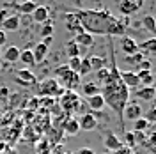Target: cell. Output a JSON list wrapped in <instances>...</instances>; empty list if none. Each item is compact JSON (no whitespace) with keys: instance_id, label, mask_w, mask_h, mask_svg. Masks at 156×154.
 <instances>
[{"instance_id":"6da1fadb","label":"cell","mask_w":156,"mask_h":154,"mask_svg":"<svg viewBox=\"0 0 156 154\" xmlns=\"http://www.w3.org/2000/svg\"><path fill=\"white\" fill-rule=\"evenodd\" d=\"M78 21L82 25V29L89 34H103V36H122L126 32V27L129 19H119L112 16L108 11H76Z\"/></svg>"},{"instance_id":"7a4b0ae2","label":"cell","mask_w":156,"mask_h":154,"mask_svg":"<svg viewBox=\"0 0 156 154\" xmlns=\"http://www.w3.org/2000/svg\"><path fill=\"white\" fill-rule=\"evenodd\" d=\"M110 76L108 80L101 85V96L105 99V106H108L112 112H115L117 119L121 122V128L124 129V121H122V112H124V106L129 103V89H128L119 76V68L115 66V53L110 50Z\"/></svg>"},{"instance_id":"3957f363","label":"cell","mask_w":156,"mask_h":154,"mask_svg":"<svg viewBox=\"0 0 156 154\" xmlns=\"http://www.w3.org/2000/svg\"><path fill=\"white\" fill-rule=\"evenodd\" d=\"M55 80L58 82V85L62 87L64 90H75L80 87V76L78 73L71 71L68 66H58L55 69Z\"/></svg>"},{"instance_id":"277c9868","label":"cell","mask_w":156,"mask_h":154,"mask_svg":"<svg viewBox=\"0 0 156 154\" xmlns=\"http://www.w3.org/2000/svg\"><path fill=\"white\" fill-rule=\"evenodd\" d=\"M39 94L44 97H60L64 94V89L58 85V82L55 78H48V80H43L39 83Z\"/></svg>"},{"instance_id":"5b68a950","label":"cell","mask_w":156,"mask_h":154,"mask_svg":"<svg viewBox=\"0 0 156 154\" xmlns=\"http://www.w3.org/2000/svg\"><path fill=\"white\" fill-rule=\"evenodd\" d=\"M80 105V96H78L75 90H64V94L60 96V106L64 112H71V110H76Z\"/></svg>"},{"instance_id":"8992f818","label":"cell","mask_w":156,"mask_h":154,"mask_svg":"<svg viewBox=\"0 0 156 154\" xmlns=\"http://www.w3.org/2000/svg\"><path fill=\"white\" fill-rule=\"evenodd\" d=\"M142 106L138 103H128L124 106V112H122V121H136L142 117Z\"/></svg>"},{"instance_id":"52a82bcc","label":"cell","mask_w":156,"mask_h":154,"mask_svg":"<svg viewBox=\"0 0 156 154\" xmlns=\"http://www.w3.org/2000/svg\"><path fill=\"white\" fill-rule=\"evenodd\" d=\"M78 126L80 131H94L98 128V119L94 117V114H83L78 119Z\"/></svg>"},{"instance_id":"ba28073f","label":"cell","mask_w":156,"mask_h":154,"mask_svg":"<svg viewBox=\"0 0 156 154\" xmlns=\"http://www.w3.org/2000/svg\"><path fill=\"white\" fill-rule=\"evenodd\" d=\"M119 76H121V82H122L128 89H138V87H140L138 76H136L135 71H119Z\"/></svg>"},{"instance_id":"9c48e42d","label":"cell","mask_w":156,"mask_h":154,"mask_svg":"<svg viewBox=\"0 0 156 154\" xmlns=\"http://www.w3.org/2000/svg\"><path fill=\"white\" fill-rule=\"evenodd\" d=\"M64 19H66V29L71 30L75 36H78V34L83 32V29H82V25H80V21H78L75 12H66V14H64Z\"/></svg>"},{"instance_id":"30bf717a","label":"cell","mask_w":156,"mask_h":154,"mask_svg":"<svg viewBox=\"0 0 156 154\" xmlns=\"http://www.w3.org/2000/svg\"><path fill=\"white\" fill-rule=\"evenodd\" d=\"M16 82L21 85H32V83H36V75L32 73V69H18L16 71Z\"/></svg>"},{"instance_id":"8fae6325","label":"cell","mask_w":156,"mask_h":154,"mask_svg":"<svg viewBox=\"0 0 156 154\" xmlns=\"http://www.w3.org/2000/svg\"><path fill=\"white\" fill-rule=\"evenodd\" d=\"M138 9H140V5L136 4L135 0H121V2H119V12L124 14L126 18L131 16V14H135Z\"/></svg>"},{"instance_id":"7c38bea8","label":"cell","mask_w":156,"mask_h":154,"mask_svg":"<svg viewBox=\"0 0 156 154\" xmlns=\"http://www.w3.org/2000/svg\"><path fill=\"white\" fill-rule=\"evenodd\" d=\"M121 50L126 53V55H133V53H138L140 50H138V43H136L133 37H129V36H124V37L121 39Z\"/></svg>"},{"instance_id":"4fadbf2b","label":"cell","mask_w":156,"mask_h":154,"mask_svg":"<svg viewBox=\"0 0 156 154\" xmlns=\"http://www.w3.org/2000/svg\"><path fill=\"white\" fill-rule=\"evenodd\" d=\"M20 46H16V44H11V46H7V48L2 51V57H4V60L5 62H9V64H14V62H18L20 58Z\"/></svg>"},{"instance_id":"5bb4252c","label":"cell","mask_w":156,"mask_h":154,"mask_svg":"<svg viewBox=\"0 0 156 154\" xmlns=\"http://www.w3.org/2000/svg\"><path fill=\"white\" fill-rule=\"evenodd\" d=\"M103 142H105V147H107V151H112V152H114V151H117V149L122 145L121 138H119V136H117L114 131H108L107 135H105V140H103Z\"/></svg>"},{"instance_id":"9a60e30c","label":"cell","mask_w":156,"mask_h":154,"mask_svg":"<svg viewBox=\"0 0 156 154\" xmlns=\"http://www.w3.org/2000/svg\"><path fill=\"white\" fill-rule=\"evenodd\" d=\"M18 60L27 69H32L34 66H37V64H36V60H34V53H32V50H29V48H25V50H21V51H20V58H18Z\"/></svg>"},{"instance_id":"2e32d148","label":"cell","mask_w":156,"mask_h":154,"mask_svg":"<svg viewBox=\"0 0 156 154\" xmlns=\"http://www.w3.org/2000/svg\"><path fill=\"white\" fill-rule=\"evenodd\" d=\"M75 43H76L78 46H80V48H85V50H87L89 46H92V44H94V36L83 30L82 34L75 36Z\"/></svg>"},{"instance_id":"e0dca14e","label":"cell","mask_w":156,"mask_h":154,"mask_svg":"<svg viewBox=\"0 0 156 154\" xmlns=\"http://www.w3.org/2000/svg\"><path fill=\"white\" fill-rule=\"evenodd\" d=\"M64 133L69 136H76L78 133H80V126H78V119H75V117H69V119H66V122H64Z\"/></svg>"},{"instance_id":"ac0fdd59","label":"cell","mask_w":156,"mask_h":154,"mask_svg":"<svg viewBox=\"0 0 156 154\" xmlns=\"http://www.w3.org/2000/svg\"><path fill=\"white\" fill-rule=\"evenodd\" d=\"M87 105L92 112H101V110L105 108V99H103L101 94H96V96L87 97Z\"/></svg>"},{"instance_id":"d6986e66","label":"cell","mask_w":156,"mask_h":154,"mask_svg":"<svg viewBox=\"0 0 156 154\" xmlns=\"http://www.w3.org/2000/svg\"><path fill=\"white\" fill-rule=\"evenodd\" d=\"M135 94H136V97L142 99V101H153L156 97V92H154L153 87H138Z\"/></svg>"},{"instance_id":"ffe728a7","label":"cell","mask_w":156,"mask_h":154,"mask_svg":"<svg viewBox=\"0 0 156 154\" xmlns=\"http://www.w3.org/2000/svg\"><path fill=\"white\" fill-rule=\"evenodd\" d=\"M138 50L142 53H147V55H156V37L147 39L144 43H138Z\"/></svg>"},{"instance_id":"44dd1931","label":"cell","mask_w":156,"mask_h":154,"mask_svg":"<svg viewBox=\"0 0 156 154\" xmlns=\"http://www.w3.org/2000/svg\"><path fill=\"white\" fill-rule=\"evenodd\" d=\"M20 29V18L14 14V16H7L5 21L2 23V30L4 32H14V30Z\"/></svg>"},{"instance_id":"7402d4cb","label":"cell","mask_w":156,"mask_h":154,"mask_svg":"<svg viewBox=\"0 0 156 154\" xmlns=\"http://www.w3.org/2000/svg\"><path fill=\"white\" fill-rule=\"evenodd\" d=\"M82 94L85 97L96 96V94H101V87L98 85L96 82H85V85L82 87Z\"/></svg>"},{"instance_id":"603a6c76","label":"cell","mask_w":156,"mask_h":154,"mask_svg":"<svg viewBox=\"0 0 156 154\" xmlns=\"http://www.w3.org/2000/svg\"><path fill=\"white\" fill-rule=\"evenodd\" d=\"M32 19L37 21V23H46L48 21V9L44 5H37L32 12Z\"/></svg>"},{"instance_id":"cb8c5ba5","label":"cell","mask_w":156,"mask_h":154,"mask_svg":"<svg viewBox=\"0 0 156 154\" xmlns=\"http://www.w3.org/2000/svg\"><path fill=\"white\" fill-rule=\"evenodd\" d=\"M136 76H138V83L140 87H151L153 85V73L151 71H136Z\"/></svg>"},{"instance_id":"d4e9b609","label":"cell","mask_w":156,"mask_h":154,"mask_svg":"<svg viewBox=\"0 0 156 154\" xmlns=\"http://www.w3.org/2000/svg\"><path fill=\"white\" fill-rule=\"evenodd\" d=\"M32 53H34V60H36V64H39L43 58L46 57V53H48V46H44L43 43H39V44H36V46H34Z\"/></svg>"},{"instance_id":"484cf974","label":"cell","mask_w":156,"mask_h":154,"mask_svg":"<svg viewBox=\"0 0 156 154\" xmlns=\"http://www.w3.org/2000/svg\"><path fill=\"white\" fill-rule=\"evenodd\" d=\"M89 64H90V69H92V71L107 68V60H105L103 57H99V55H92V57H89Z\"/></svg>"},{"instance_id":"4316f807","label":"cell","mask_w":156,"mask_h":154,"mask_svg":"<svg viewBox=\"0 0 156 154\" xmlns=\"http://www.w3.org/2000/svg\"><path fill=\"white\" fill-rule=\"evenodd\" d=\"M142 25H144V29L147 32H151V34H156V19L154 16H151V14H146L144 18H142Z\"/></svg>"},{"instance_id":"83f0119b","label":"cell","mask_w":156,"mask_h":154,"mask_svg":"<svg viewBox=\"0 0 156 154\" xmlns=\"http://www.w3.org/2000/svg\"><path fill=\"white\" fill-rule=\"evenodd\" d=\"M82 50L83 48H80L75 41H69L68 44H66V53H68V57H80V53H82Z\"/></svg>"},{"instance_id":"f1b7e54d","label":"cell","mask_w":156,"mask_h":154,"mask_svg":"<svg viewBox=\"0 0 156 154\" xmlns=\"http://www.w3.org/2000/svg\"><path fill=\"white\" fill-rule=\"evenodd\" d=\"M36 7H37V4H36L34 0H30V2H23V4H20L18 11L21 12V14H32Z\"/></svg>"},{"instance_id":"f546056e","label":"cell","mask_w":156,"mask_h":154,"mask_svg":"<svg viewBox=\"0 0 156 154\" xmlns=\"http://www.w3.org/2000/svg\"><path fill=\"white\" fill-rule=\"evenodd\" d=\"M94 73H96V78H98V85L101 87L103 85V83H105V82H107L108 80V76H110V69L108 68H103V69H98V71H94Z\"/></svg>"},{"instance_id":"4dcf8cb0","label":"cell","mask_w":156,"mask_h":154,"mask_svg":"<svg viewBox=\"0 0 156 154\" xmlns=\"http://www.w3.org/2000/svg\"><path fill=\"white\" fill-rule=\"evenodd\" d=\"M126 147H129V149H133L136 145V133L135 131H124V144Z\"/></svg>"},{"instance_id":"1f68e13d","label":"cell","mask_w":156,"mask_h":154,"mask_svg":"<svg viewBox=\"0 0 156 154\" xmlns=\"http://www.w3.org/2000/svg\"><path fill=\"white\" fill-rule=\"evenodd\" d=\"M147 128H149V122H147V119H144V117H140V119L133 121V131H136V133L146 131Z\"/></svg>"},{"instance_id":"d6a6232c","label":"cell","mask_w":156,"mask_h":154,"mask_svg":"<svg viewBox=\"0 0 156 154\" xmlns=\"http://www.w3.org/2000/svg\"><path fill=\"white\" fill-rule=\"evenodd\" d=\"M89 73H92L90 69V64H89V58H82V64H80V69H78V76H85Z\"/></svg>"},{"instance_id":"836d02e7","label":"cell","mask_w":156,"mask_h":154,"mask_svg":"<svg viewBox=\"0 0 156 154\" xmlns=\"http://www.w3.org/2000/svg\"><path fill=\"white\" fill-rule=\"evenodd\" d=\"M144 60V53L142 51H138V53H133V55H126V58H124V62H128V64H140Z\"/></svg>"},{"instance_id":"e575fe53","label":"cell","mask_w":156,"mask_h":154,"mask_svg":"<svg viewBox=\"0 0 156 154\" xmlns=\"http://www.w3.org/2000/svg\"><path fill=\"white\" fill-rule=\"evenodd\" d=\"M80 64H82V57H71L68 58V66L71 71H75V73H78V69H80Z\"/></svg>"},{"instance_id":"d590c367","label":"cell","mask_w":156,"mask_h":154,"mask_svg":"<svg viewBox=\"0 0 156 154\" xmlns=\"http://www.w3.org/2000/svg\"><path fill=\"white\" fill-rule=\"evenodd\" d=\"M144 119H147V122H149V124H156V106H153V108H149V110H147Z\"/></svg>"},{"instance_id":"8d00e7d4","label":"cell","mask_w":156,"mask_h":154,"mask_svg":"<svg viewBox=\"0 0 156 154\" xmlns=\"http://www.w3.org/2000/svg\"><path fill=\"white\" fill-rule=\"evenodd\" d=\"M151 66H153L151 60H149V58H144V60L138 64V71H151Z\"/></svg>"},{"instance_id":"74e56055","label":"cell","mask_w":156,"mask_h":154,"mask_svg":"<svg viewBox=\"0 0 156 154\" xmlns=\"http://www.w3.org/2000/svg\"><path fill=\"white\" fill-rule=\"evenodd\" d=\"M112 154H135V151L133 149H129V147H126V145H121L117 151H114Z\"/></svg>"},{"instance_id":"f35d334b","label":"cell","mask_w":156,"mask_h":154,"mask_svg":"<svg viewBox=\"0 0 156 154\" xmlns=\"http://www.w3.org/2000/svg\"><path fill=\"white\" fill-rule=\"evenodd\" d=\"M51 32H53V27H51L50 23L43 25V30H41V36H43V37H48V36H51Z\"/></svg>"},{"instance_id":"ab89813d","label":"cell","mask_w":156,"mask_h":154,"mask_svg":"<svg viewBox=\"0 0 156 154\" xmlns=\"http://www.w3.org/2000/svg\"><path fill=\"white\" fill-rule=\"evenodd\" d=\"M73 154H96V152H94L90 147H80L76 152H73Z\"/></svg>"},{"instance_id":"60d3db41","label":"cell","mask_w":156,"mask_h":154,"mask_svg":"<svg viewBox=\"0 0 156 154\" xmlns=\"http://www.w3.org/2000/svg\"><path fill=\"white\" fill-rule=\"evenodd\" d=\"M7 96H9V89H7V87H0V99L5 101Z\"/></svg>"},{"instance_id":"b9f144b4","label":"cell","mask_w":156,"mask_h":154,"mask_svg":"<svg viewBox=\"0 0 156 154\" xmlns=\"http://www.w3.org/2000/svg\"><path fill=\"white\" fill-rule=\"evenodd\" d=\"M5 43H7V34L4 30H0V46H4Z\"/></svg>"},{"instance_id":"7bdbcfd3","label":"cell","mask_w":156,"mask_h":154,"mask_svg":"<svg viewBox=\"0 0 156 154\" xmlns=\"http://www.w3.org/2000/svg\"><path fill=\"white\" fill-rule=\"evenodd\" d=\"M7 16H9V12H7V9H0V23H4Z\"/></svg>"},{"instance_id":"ee69618b","label":"cell","mask_w":156,"mask_h":154,"mask_svg":"<svg viewBox=\"0 0 156 154\" xmlns=\"http://www.w3.org/2000/svg\"><path fill=\"white\" fill-rule=\"evenodd\" d=\"M156 144V133H151L149 135V140H147V145L151 147V145H154Z\"/></svg>"},{"instance_id":"f6af8a7d","label":"cell","mask_w":156,"mask_h":154,"mask_svg":"<svg viewBox=\"0 0 156 154\" xmlns=\"http://www.w3.org/2000/svg\"><path fill=\"white\" fill-rule=\"evenodd\" d=\"M151 87L154 89V92H156V75H154V76H153V85H151Z\"/></svg>"},{"instance_id":"bcb514c9","label":"cell","mask_w":156,"mask_h":154,"mask_svg":"<svg viewBox=\"0 0 156 154\" xmlns=\"http://www.w3.org/2000/svg\"><path fill=\"white\" fill-rule=\"evenodd\" d=\"M136 4H138V5H142V2H144V0H135Z\"/></svg>"},{"instance_id":"7dc6e473","label":"cell","mask_w":156,"mask_h":154,"mask_svg":"<svg viewBox=\"0 0 156 154\" xmlns=\"http://www.w3.org/2000/svg\"><path fill=\"white\" fill-rule=\"evenodd\" d=\"M23 2H30V0H20V4H23Z\"/></svg>"},{"instance_id":"c3c4849f","label":"cell","mask_w":156,"mask_h":154,"mask_svg":"<svg viewBox=\"0 0 156 154\" xmlns=\"http://www.w3.org/2000/svg\"><path fill=\"white\" fill-rule=\"evenodd\" d=\"M0 55H2V48H0Z\"/></svg>"},{"instance_id":"681fc988","label":"cell","mask_w":156,"mask_h":154,"mask_svg":"<svg viewBox=\"0 0 156 154\" xmlns=\"http://www.w3.org/2000/svg\"><path fill=\"white\" fill-rule=\"evenodd\" d=\"M0 69H2V62H0Z\"/></svg>"},{"instance_id":"f907efd6","label":"cell","mask_w":156,"mask_h":154,"mask_svg":"<svg viewBox=\"0 0 156 154\" xmlns=\"http://www.w3.org/2000/svg\"><path fill=\"white\" fill-rule=\"evenodd\" d=\"M103 154H110V152H103Z\"/></svg>"}]
</instances>
